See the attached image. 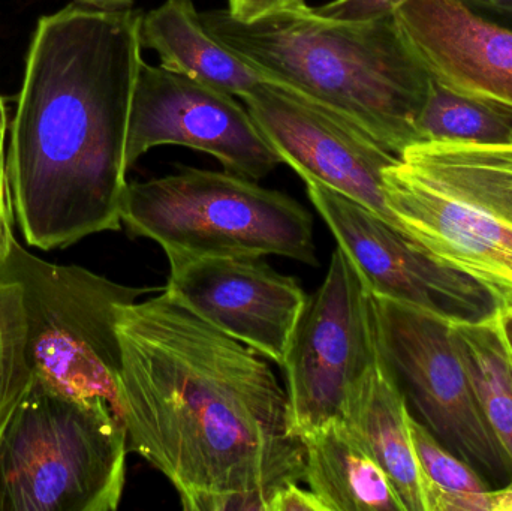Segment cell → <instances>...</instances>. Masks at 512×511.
<instances>
[{
    "instance_id": "cell-20",
    "label": "cell",
    "mask_w": 512,
    "mask_h": 511,
    "mask_svg": "<svg viewBox=\"0 0 512 511\" xmlns=\"http://www.w3.org/2000/svg\"><path fill=\"white\" fill-rule=\"evenodd\" d=\"M27 359V324L23 290L0 278V425L32 381Z\"/></svg>"
},
{
    "instance_id": "cell-19",
    "label": "cell",
    "mask_w": 512,
    "mask_h": 511,
    "mask_svg": "<svg viewBox=\"0 0 512 511\" xmlns=\"http://www.w3.org/2000/svg\"><path fill=\"white\" fill-rule=\"evenodd\" d=\"M417 132L430 143L512 144V113L432 78Z\"/></svg>"
},
{
    "instance_id": "cell-28",
    "label": "cell",
    "mask_w": 512,
    "mask_h": 511,
    "mask_svg": "<svg viewBox=\"0 0 512 511\" xmlns=\"http://www.w3.org/2000/svg\"><path fill=\"white\" fill-rule=\"evenodd\" d=\"M490 511H512V480L505 488L490 491Z\"/></svg>"
},
{
    "instance_id": "cell-21",
    "label": "cell",
    "mask_w": 512,
    "mask_h": 511,
    "mask_svg": "<svg viewBox=\"0 0 512 511\" xmlns=\"http://www.w3.org/2000/svg\"><path fill=\"white\" fill-rule=\"evenodd\" d=\"M409 431L415 458L424 480V492L427 485L457 494L483 492L489 489L472 465L448 450L430 429L424 423L418 422L412 414H409Z\"/></svg>"
},
{
    "instance_id": "cell-23",
    "label": "cell",
    "mask_w": 512,
    "mask_h": 511,
    "mask_svg": "<svg viewBox=\"0 0 512 511\" xmlns=\"http://www.w3.org/2000/svg\"><path fill=\"white\" fill-rule=\"evenodd\" d=\"M267 511H327V507L315 492L298 488L297 483H289L271 497Z\"/></svg>"
},
{
    "instance_id": "cell-7",
    "label": "cell",
    "mask_w": 512,
    "mask_h": 511,
    "mask_svg": "<svg viewBox=\"0 0 512 511\" xmlns=\"http://www.w3.org/2000/svg\"><path fill=\"white\" fill-rule=\"evenodd\" d=\"M0 278L23 290L33 378L78 399H104L122 417L117 317L165 287H129L80 266L54 264L15 240Z\"/></svg>"
},
{
    "instance_id": "cell-3",
    "label": "cell",
    "mask_w": 512,
    "mask_h": 511,
    "mask_svg": "<svg viewBox=\"0 0 512 511\" xmlns=\"http://www.w3.org/2000/svg\"><path fill=\"white\" fill-rule=\"evenodd\" d=\"M200 18L210 35L268 80L351 120L394 155L418 143L417 120L432 77L394 15L339 21L306 6L249 21L228 9Z\"/></svg>"
},
{
    "instance_id": "cell-13",
    "label": "cell",
    "mask_w": 512,
    "mask_h": 511,
    "mask_svg": "<svg viewBox=\"0 0 512 511\" xmlns=\"http://www.w3.org/2000/svg\"><path fill=\"white\" fill-rule=\"evenodd\" d=\"M165 290L189 311L283 366L307 296L264 257H210L170 270Z\"/></svg>"
},
{
    "instance_id": "cell-11",
    "label": "cell",
    "mask_w": 512,
    "mask_h": 511,
    "mask_svg": "<svg viewBox=\"0 0 512 511\" xmlns=\"http://www.w3.org/2000/svg\"><path fill=\"white\" fill-rule=\"evenodd\" d=\"M265 140L303 180H315L396 227L387 206L384 170L399 156L372 135L313 99L265 80L243 96Z\"/></svg>"
},
{
    "instance_id": "cell-4",
    "label": "cell",
    "mask_w": 512,
    "mask_h": 511,
    "mask_svg": "<svg viewBox=\"0 0 512 511\" xmlns=\"http://www.w3.org/2000/svg\"><path fill=\"white\" fill-rule=\"evenodd\" d=\"M382 177L402 233L512 312V144L418 141Z\"/></svg>"
},
{
    "instance_id": "cell-27",
    "label": "cell",
    "mask_w": 512,
    "mask_h": 511,
    "mask_svg": "<svg viewBox=\"0 0 512 511\" xmlns=\"http://www.w3.org/2000/svg\"><path fill=\"white\" fill-rule=\"evenodd\" d=\"M134 2L135 0H74L75 5L104 12L129 11Z\"/></svg>"
},
{
    "instance_id": "cell-29",
    "label": "cell",
    "mask_w": 512,
    "mask_h": 511,
    "mask_svg": "<svg viewBox=\"0 0 512 511\" xmlns=\"http://www.w3.org/2000/svg\"><path fill=\"white\" fill-rule=\"evenodd\" d=\"M6 131H8V116H6L5 102L0 96V161L5 158Z\"/></svg>"
},
{
    "instance_id": "cell-12",
    "label": "cell",
    "mask_w": 512,
    "mask_h": 511,
    "mask_svg": "<svg viewBox=\"0 0 512 511\" xmlns=\"http://www.w3.org/2000/svg\"><path fill=\"white\" fill-rule=\"evenodd\" d=\"M304 183L337 246L376 296L463 320H483L498 311L477 282L430 260L372 210L315 180Z\"/></svg>"
},
{
    "instance_id": "cell-30",
    "label": "cell",
    "mask_w": 512,
    "mask_h": 511,
    "mask_svg": "<svg viewBox=\"0 0 512 511\" xmlns=\"http://www.w3.org/2000/svg\"><path fill=\"white\" fill-rule=\"evenodd\" d=\"M501 329L505 345H507L512 357V312H508V314H502L501 312Z\"/></svg>"
},
{
    "instance_id": "cell-1",
    "label": "cell",
    "mask_w": 512,
    "mask_h": 511,
    "mask_svg": "<svg viewBox=\"0 0 512 511\" xmlns=\"http://www.w3.org/2000/svg\"><path fill=\"white\" fill-rule=\"evenodd\" d=\"M117 336L129 452L161 471L180 501L231 492L271 500L303 482L306 447L264 356L165 288L123 306Z\"/></svg>"
},
{
    "instance_id": "cell-16",
    "label": "cell",
    "mask_w": 512,
    "mask_h": 511,
    "mask_svg": "<svg viewBox=\"0 0 512 511\" xmlns=\"http://www.w3.org/2000/svg\"><path fill=\"white\" fill-rule=\"evenodd\" d=\"M141 47L155 51L162 68L230 95H248L268 80L210 35L192 0H167L143 14Z\"/></svg>"
},
{
    "instance_id": "cell-5",
    "label": "cell",
    "mask_w": 512,
    "mask_h": 511,
    "mask_svg": "<svg viewBox=\"0 0 512 511\" xmlns=\"http://www.w3.org/2000/svg\"><path fill=\"white\" fill-rule=\"evenodd\" d=\"M128 452L125 422L107 401L32 377L0 425V511H114Z\"/></svg>"
},
{
    "instance_id": "cell-22",
    "label": "cell",
    "mask_w": 512,
    "mask_h": 511,
    "mask_svg": "<svg viewBox=\"0 0 512 511\" xmlns=\"http://www.w3.org/2000/svg\"><path fill=\"white\" fill-rule=\"evenodd\" d=\"M405 2L408 0H333L312 9L330 20L370 21L391 17Z\"/></svg>"
},
{
    "instance_id": "cell-6",
    "label": "cell",
    "mask_w": 512,
    "mask_h": 511,
    "mask_svg": "<svg viewBox=\"0 0 512 511\" xmlns=\"http://www.w3.org/2000/svg\"><path fill=\"white\" fill-rule=\"evenodd\" d=\"M122 224L164 249L170 270L210 257L280 255L316 266L312 215L237 174L200 168L128 182Z\"/></svg>"
},
{
    "instance_id": "cell-18",
    "label": "cell",
    "mask_w": 512,
    "mask_h": 511,
    "mask_svg": "<svg viewBox=\"0 0 512 511\" xmlns=\"http://www.w3.org/2000/svg\"><path fill=\"white\" fill-rule=\"evenodd\" d=\"M453 335L487 422L512 464V357L501 312L483 320H453Z\"/></svg>"
},
{
    "instance_id": "cell-9",
    "label": "cell",
    "mask_w": 512,
    "mask_h": 511,
    "mask_svg": "<svg viewBox=\"0 0 512 511\" xmlns=\"http://www.w3.org/2000/svg\"><path fill=\"white\" fill-rule=\"evenodd\" d=\"M372 296L382 353L424 425L469 465H480L495 477L512 473L460 357L453 335L456 318Z\"/></svg>"
},
{
    "instance_id": "cell-26",
    "label": "cell",
    "mask_w": 512,
    "mask_h": 511,
    "mask_svg": "<svg viewBox=\"0 0 512 511\" xmlns=\"http://www.w3.org/2000/svg\"><path fill=\"white\" fill-rule=\"evenodd\" d=\"M469 8L481 11L495 12L502 17L512 20V0H460Z\"/></svg>"
},
{
    "instance_id": "cell-25",
    "label": "cell",
    "mask_w": 512,
    "mask_h": 511,
    "mask_svg": "<svg viewBox=\"0 0 512 511\" xmlns=\"http://www.w3.org/2000/svg\"><path fill=\"white\" fill-rule=\"evenodd\" d=\"M306 0H228V12L239 20H254L283 9L306 8Z\"/></svg>"
},
{
    "instance_id": "cell-8",
    "label": "cell",
    "mask_w": 512,
    "mask_h": 511,
    "mask_svg": "<svg viewBox=\"0 0 512 511\" xmlns=\"http://www.w3.org/2000/svg\"><path fill=\"white\" fill-rule=\"evenodd\" d=\"M378 354L372 291L337 246L324 282L307 297L282 366L292 428L301 441L342 420Z\"/></svg>"
},
{
    "instance_id": "cell-10",
    "label": "cell",
    "mask_w": 512,
    "mask_h": 511,
    "mask_svg": "<svg viewBox=\"0 0 512 511\" xmlns=\"http://www.w3.org/2000/svg\"><path fill=\"white\" fill-rule=\"evenodd\" d=\"M168 144L209 153L228 173L255 182L283 164L234 95L143 59L129 114L128 167Z\"/></svg>"
},
{
    "instance_id": "cell-14",
    "label": "cell",
    "mask_w": 512,
    "mask_h": 511,
    "mask_svg": "<svg viewBox=\"0 0 512 511\" xmlns=\"http://www.w3.org/2000/svg\"><path fill=\"white\" fill-rule=\"evenodd\" d=\"M394 18L430 77L512 113V29L460 0H408Z\"/></svg>"
},
{
    "instance_id": "cell-2",
    "label": "cell",
    "mask_w": 512,
    "mask_h": 511,
    "mask_svg": "<svg viewBox=\"0 0 512 511\" xmlns=\"http://www.w3.org/2000/svg\"><path fill=\"white\" fill-rule=\"evenodd\" d=\"M141 17L71 3L39 18L6 158L27 245L63 249L122 227Z\"/></svg>"
},
{
    "instance_id": "cell-17",
    "label": "cell",
    "mask_w": 512,
    "mask_h": 511,
    "mask_svg": "<svg viewBox=\"0 0 512 511\" xmlns=\"http://www.w3.org/2000/svg\"><path fill=\"white\" fill-rule=\"evenodd\" d=\"M304 482L327 511H406L385 471L358 446L342 420L303 438Z\"/></svg>"
},
{
    "instance_id": "cell-24",
    "label": "cell",
    "mask_w": 512,
    "mask_h": 511,
    "mask_svg": "<svg viewBox=\"0 0 512 511\" xmlns=\"http://www.w3.org/2000/svg\"><path fill=\"white\" fill-rule=\"evenodd\" d=\"M14 206H12L11 188H9L6 159L0 161V270L11 252L15 237L12 231L14 224Z\"/></svg>"
},
{
    "instance_id": "cell-15",
    "label": "cell",
    "mask_w": 512,
    "mask_h": 511,
    "mask_svg": "<svg viewBox=\"0 0 512 511\" xmlns=\"http://www.w3.org/2000/svg\"><path fill=\"white\" fill-rule=\"evenodd\" d=\"M405 392L379 345L372 368L346 402L342 422L385 471L406 511H424V480L409 431Z\"/></svg>"
}]
</instances>
